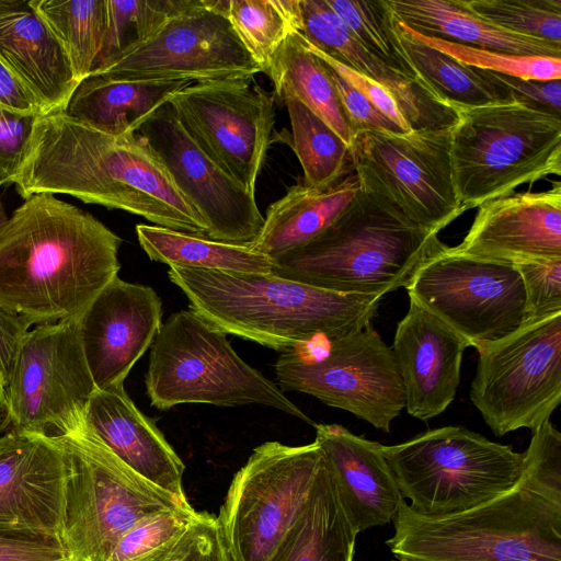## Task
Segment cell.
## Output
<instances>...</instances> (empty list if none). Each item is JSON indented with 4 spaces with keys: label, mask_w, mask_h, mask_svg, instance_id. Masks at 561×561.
Listing matches in <instances>:
<instances>
[{
    "label": "cell",
    "mask_w": 561,
    "mask_h": 561,
    "mask_svg": "<svg viewBox=\"0 0 561 561\" xmlns=\"http://www.w3.org/2000/svg\"><path fill=\"white\" fill-rule=\"evenodd\" d=\"M18 194H64L206 237L201 216L138 133L111 135L62 111L37 117L12 182Z\"/></svg>",
    "instance_id": "cell-1"
},
{
    "label": "cell",
    "mask_w": 561,
    "mask_h": 561,
    "mask_svg": "<svg viewBox=\"0 0 561 561\" xmlns=\"http://www.w3.org/2000/svg\"><path fill=\"white\" fill-rule=\"evenodd\" d=\"M386 541L403 561H561V434L533 432L507 491L459 513L426 516L405 500Z\"/></svg>",
    "instance_id": "cell-2"
},
{
    "label": "cell",
    "mask_w": 561,
    "mask_h": 561,
    "mask_svg": "<svg viewBox=\"0 0 561 561\" xmlns=\"http://www.w3.org/2000/svg\"><path fill=\"white\" fill-rule=\"evenodd\" d=\"M122 239L56 195L34 194L0 228V307L32 325L79 318L116 276Z\"/></svg>",
    "instance_id": "cell-3"
},
{
    "label": "cell",
    "mask_w": 561,
    "mask_h": 561,
    "mask_svg": "<svg viewBox=\"0 0 561 561\" xmlns=\"http://www.w3.org/2000/svg\"><path fill=\"white\" fill-rule=\"evenodd\" d=\"M190 309L225 332L278 352L371 323L380 297L342 294L271 274L170 266Z\"/></svg>",
    "instance_id": "cell-4"
},
{
    "label": "cell",
    "mask_w": 561,
    "mask_h": 561,
    "mask_svg": "<svg viewBox=\"0 0 561 561\" xmlns=\"http://www.w3.org/2000/svg\"><path fill=\"white\" fill-rule=\"evenodd\" d=\"M443 242L360 191L308 244L273 259V274L318 288L382 297L405 287Z\"/></svg>",
    "instance_id": "cell-5"
},
{
    "label": "cell",
    "mask_w": 561,
    "mask_h": 561,
    "mask_svg": "<svg viewBox=\"0 0 561 561\" xmlns=\"http://www.w3.org/2000/svg\"><path fill=\"white\" fill-rule=\"evenodd\" d=\"M145 382L150 404L162 411L183 403H255L316 424L278 385L238 355L225 332L191 309L162 323L150 346Z\"/></svg>",
    "instance_id": "cell-6"
},
{
    "label": "cell",
    "mask_w": 561,
    "mask_h": 561,
    "mask_svg": "<svg viewBox=\"0 0 561 561\" xmlns=\"http://www.w3.org/2000/svg\"><path fill=\"white\" fill-rule=\"evenodd\" d=\"M457 111L451 159L465 210L561 174V117L518 102Z\"/></svg>",
    "instance_id": "cell-7"
},
{
    "label": "cell",
    "mask_w": 561,
    "mask_h": 561,
    "mask_svg": "<svg viewBox=\"0 0 561 561\" xmlns=\"http://www.w3.org/2000/svg\"><path fill=\"white\" fill-rule=\"evenodd\" d=\"M53 437L68 462L60 540L72 561H107L134 524L156 512L190 504L136 473L85 423Z\"/></svg>",
    "instance_id": "cell-8"
},
{
    "label": "cell",
    "mask_w": 561,
    "mask_h": 561,
    "mask_svg": "<svg viewBox=\"0 0 561 561\" xmlns=\"http://www.w3.org/2000/svg\"><path fill=\"white\" fill-rule=\"evenodd\" d=\"M403 500L426 516L459 513L511 489L524 453L461 426L426 431L382 447Z\"/></svg>",
    "instance_id": "cell-9"
},
{
    "label": "cell",
    "mask_w": 561,
    "mask_h": 561,
    "mask_svg": "<svg viewBox=\"0 0 561 561\" xmlns=\"http://www.w3.org/2000/svg\"><path fill=\"white\" fill-rule=\"evenodd\" d=\"M274 368L283 391L310 394L386 433L404 409L392 348L371 323L321 334L280 352Z\"/></svg>",
    "instance_id": "cell-10"
},
{
    "label": "cell",
    "mask_w": 561,
    "mask_h": 561,
    "mask_svg": "<svg viewBox=\"0 0 561 561\" xmlns=\"http://www.w3.org/2000/svg\"><path fill=\"white\" fill-rule=\"evenodd\" d=\"M453 127L356 134L350 149L360 191L411 224L438 234L466 211L455 183Z\"/></svg>",
    "instance_id": "cell-11"
},
{
    "label": "cell",
    "mask_w": 561,
    "mask_h": 561,
    "mask_svg": "<svg viewBox=\"0 0 561 561\" xmlns=\"http://www.w3.org/2000/svg\"><path fill=\"white\" fill-rule=\"evenodd\" d=\"M96 389L77 319L35 325L24 335L5 387L0 431L58 436L84 423Z\"/></svg>",
    "instance_id": "cell-12"
},
{
    "label": "cell",
    "mask_w": 561,
    "mask_h": 561,
    "mask_svg": "<svg viewBox=\"0 0 561 561\" xmlns=\"http://www.w3.org/2000/svg\"><path fill=\"white\" fill-rule=\"evenodd\" d=\"M477 351L470 399L496 436L550 421L561 401V313Z\"/></svg>",
    "instance_id": "cell-13"
},
{
    "label": "cell",
    "mask_w": 561,
    "mask_h": 561,
    "mask_svg": "<svg viewBox=\"0 0 561 561\" xmlns=\"http://www.w3.org/2000/svg\"><path fill=\"white\" fill-rule=\"evenodd\" d=\"M323 460L316 440H272L253 449L217 516L236 561L268 559L302 511Z\"/></svg>",
    "instance_id": "cell-14"
},
{
    "label": "cell",
    "mask_w": 561,
    "mask_h": 561,
    "mask_svg": "<svg viewBox=\"0 0 561 561\" xmlns=\"http://www.w3.org/2000/svg\"><path fill=\"white\" fill-rule=\"evenodd\" d=\"M404 288L409 299L476 350L524 321V286L512 263L462 254L445 243L421 263Z\"/></svg>",
    "instance_id": "cell-15"
},
{
    "label": "cell",
    "mask_w": 561,
    "mask_h": 561,
    "mask_svg": "<svg viewBox=\"0 0 561 561\" xmlns=\"http://www.w3.org/2000/svg\"><path fill=\"white\" fill-rule=\"evenodd\" d=\"M264 72L232 27L225 0H186L154 33L93 73L192 82Z\"/></svg>",
    "instance_id": "cell-16"
},
{
    "label": "cell",
    "mask_w": 561,
    "mask_h": 561,
    "mask_svg": "<svg viewBox=\"0 0 561 561\" xmlns=\"http://www.w3.org/2000/svg\"><path fill=\"white\" fill-rule=\"evenodd\" d=\"M274 98L251 77L193 82L169 103L197 146L255 195L275 123Z\"/></svg>",
    "instance_id": "cell-17"
},
{
    "label": "cell",
    "mask_w": 561,
    "mask_h": 561,
    "mask_svg": "<svg viewBox=\"0 0 561 561\" xmlns=\"http://www.w3.org/2000/svg\"><path fill=\"white\" fill-rule=\"evenodd\" d=\"M136 133L153 149L179 193L201 216L207 238L249 244L257 237L264 216L255 195L197 146L169 102L151 114Z\"/></svg>",
    "instance_id": "cell-18"
},
{
    "label": "cell",
    "mask_w": 561,
    "mask_h": 561,
    "mask_svg": "<svg viewBox=\"0 0 561 561\" xmlns=\"http://www.w3.org/2000/svg\"><path fill=\"white\" fill-rule=\"evenodd\" d=\"M84 357L98 389L124 385L162 325L153 288L114 277L78 318Z\"/></svg>",
    "instance_id": "cell-19"
},
{
    "label": "cell",
    "mask_w": 561,
    "mask_h": 561,
    "mask_svg": "<svg viewBox=\"0 0 561 561\" xmlns=\"http://www.w3.org/2000/svg\"><path fill=\"white\" fill-rule=\"evenodd\" d=\"M67 478L66 454L53 436H0V529L60 539Z\"/></svg>",
    "instance_id": "cell-20"
},
{
    "label": "cell",
    "mask_w": 561,
    "mask_h": 561,
    "mask_svg": "<svg viewBox=\"0 0 561 561\" xmlns=\"http://www.w3.org/2000/svg\"><path fill=\"white\" fill-rule=\"evenodd\" d=\"M468 342L410 299L391 346L404 392V409L421 421L443 413L454 401Z\"/></svg>",
    "instance_id": "cell-21"
},
{
    "label": "cell",
    "mask_w": 561,
    "mask_h": 561,
    "mask_svg": "<svg viewBox=\"0 0 561 561\" xmlns=\"http://www.w3.org/2000/svg\"><path fill=\"white\" fill-rule=\"evenodd\" d=\"M455 251L485 260L517 263L561 257V186L511 194L478 207Z\"/></svg>",
    "instance_id": "cell-22"
},
{
    "label": "cell",
    "mask_w": 561,
    "mask_h": 561,
    "mask_svg": "<svg viewBox=\"0 0 561 561\" xmlns=\"http://www.w3.org/2000/svg\"><path fill=\"white\" fill-rule=\"evenodd\" d=\"M299 3V33L334 60L381 84L411 130L438 129L457 123V108L437 99L421 80L397 72L371 55L325 0Z\"/></svg>",
    "instance_id": "cell-23"
},
{
    "label": "cell",
    "mask_w": 561,
    "mask_h": 561,
    "mask_svg": "<svg viewBox=\"0 0 561 561\" xmlns=\"http://www.w3.org/2000/svg\"><path fill=\"white\" fill-rule=\"evenodd\" d=\"M345 514L357 534L390 523L403 501L378 442L340 424H314Z\"/></svg>",
    "instance_id": "cell-24"
},
{
    "label": "cell",
    "mask_w": 561,
    "mask_h": 561,
    "mask_svg": "<svg viewBox=\"0 0 561 561\" xmlns=\"http://www.w3.org/2000/svg\"><path fill=\"white\" fill-rule=\"evenodd\" d=\"M84 423L136 473L187 501L183 461L156 423L136 407L124 385L96 388L87 403Z\"/></svg>",
    "instance_id": "cell-25"
},
{
    "label": "cell",
    "mask_w": 561,
    "mask_h": 561,
    "mask_svg": "<svg viewBox=\"0 0 561 561\" xmlns=\"http://www.w3.org/2000/svg\"><path fill=\"white\" fill-rule=\"evenodd\" d=\"M0 59L43 114L64 111L79 83L65 48L30 0H0Z\"/></svg>",
    "instance_id": "cell-26"
},
{
    "label": "cell",
    "mask_w": 561,
    "mask_h": 561,
    "mask_svg": "<svg viewBox=\"0 0 561 561\" xmlns=\"http://www.w3.org/2000/svg\"><path fill=\"white\" fill-rule=\"evenodd\" d=\"M192 83L91 73L77 84L62 112L111 135L136 133L151 114Z\"/></svg>",
    "instance_id": "cell-27"
},
{
    "label": "cell",
    "mask_w": 561,
    "mask_h": 561,
    "mask_svg": "<svg viewBox=\"0 0 561 561\" xmlns=\"http://www.w3.org/2000/svg\"><path fill=\"white\" fill-rule=\"evenodd\" d=\"M359 190L354 172L325 190L294 185L268 206L260 233L249 244L272 260L297 250L327 230Z\"/></svg>",
    "instance_id": "cell-28"
},
{
    "label": "cell",
    "mask_w": 561,
    "mask_h": 561,
    "mask_svg": "<svg viewBox=\"0 0 561 561\" xmlns=\"http://www.w3.org/2000/svg\"><path fill=\"white\" fill-rule=\"evenodd\" d=\"M386 1L396 20L425 36L504 54L561 58V45L504 31L459 0Z\"/></svg>",
    "instance_id": "cell-29"
},
{
    "label": "cell",
    "mask_w": 561,
    "mask_h": 561,
    "mask_svg": "<svg viewBox=\"0 0 561 561\" xmlns=\"http://www.w3.org/2000/svg\"><path fill=\"white\" fill-rule=\"evenodd\" d=\"M357 535L324 458L302 511L266 561H353Z\"/></svg>",
    "instance_id": "cell-30"
},
{
    "label": "cell",
    "mask_w": 561,
    "mask_h": 561,
    "mask_svg": "<svg viewBox=\"0 0 561 561\" xmlns=\"http://www.w3.org/2000/svg\"><path fill=\"white\" fill-rule=\"evenodd\" d=\"M396 31L416 77L444 103L466 108L516 102L499 73L466 66L424 44L398 20Z\"/></svg>",
    "instance_id": "cell-31"
},
{
    "label": "cell",
    "mask_w": 561,
    "mask_h": 561,
    "mask_svg": "<svg viewBox=\"0 0 561 561\" xmlns=\"http://www.w3.org/2000/svg\"><path fill=\"white\" fill-rule=\"evenodd\" d=\"M280 98H296L324 121L348 146L353 134L325 64L306 45L299 32L282 45L266 73Z\"/></svg>",
    "instance_id": "cell-32"
},
{
    "label": "cell",
    "mask_w": 561,
    "mask_h": 561,
    "mask_svg": "<svg viewBox=\"0 0 561 561\" xmlns=\"http://www.w3.org/2000/svg\"><path fill=\"white\" fill-rule=\"evenodd\" d=\"M138 242L151 261L169 266L245 274H271V257L250 244L227 243L154 225L136 226Z\"/></svg>",
    "instance_id": "cell-33"
},
{
    "label": "cell",
    "mask_w": 561,
    "mask_h": 561,
    "mask_svg": "<svg viewBox=\"0 0 561 561\" xmlns=\"http://www.w3.org/2000/svg\"><path fill=\"white\" fill-rule=\"evenodd\" d=\"M283 102L305 186L325 190L354 172L350 146L324 121L296 98H285Z\"/></svg>",
    "instance_id": "cell-34"
},
{
    "label": "cell",
    "mask_w": 561,
    "mask_h": 561,
    "mask_svg": "<svg viewBox=\"0 0 561 561\" xmlns=\"http://www.w3.org/2000/svg\"><path fill=\"white\" fill-rule=\"evenodd\" d=\"M65 48L80 82L91 75L106 28V0H30Z\"/></svg>",
    "instance_id": "cell-35"
},
{
    "label": "cell",
    "mask_w": 561,
    "mask_h": 561,
    "mask_svg": "<svg viewBox=\"0 0 561 561\" xmlns=\"http://www.w3.org/2000/svg\"><path fill=\"white\" fill-rule=\"evenodd\" d=\"M225 11L264 73L284 42L301 27L299 0H225Z\"/></svg>",
    "instance_id": "cell-36"
},
{
    "label": "cell",
    "mask_w": 561,
    "mask_h": 561,
    "mask_svg": "<svg viewBox=\"0 0 561 561\" xmlns=\"http://www.w3.org/2000/svg\"><path fill=\"white\" fill-rule=\"evenodd\" d=\"M325 1L371 55L397 72L419 79L400 44L396 18L386 0Z\"/></svg>",
    "instance_id": "cell-37"
},
{
    "label": "cell",
    "mask_w": 561,
    "mask_h": 561,
    "mask_svg": "<svg viewBox=\"0 0 561 561\" xmlns=\"http://www.w3.org/2000/svg\"><path fill=\"white\" fill-rule=\"evenodd\" d=\"M185 3L186 0H106V28L94 71L148 38Z\"/></svg>",
    "instance_id": "cell-38"
},
{
    "label": "cell",
    "mask_w": 561,
    "mask_h": 561,
    "mask_svg": "<svg viewBox=\"0 0 561 561\" xmlns=\"http://www.w3.org/2000/svg\"><path fill=\"white\" fill-rule=\"evenodd\" d=\"M198 515L191 504L150 514L123 534L107 561H164Z\"/></svg>",
    "instance_id": "cell-39"
},
{
    "label": "cell",
    "mask_w": 561,
    "mask_h": 561,
    "mask_svg": "<svg viewBox=\"0 0 561 561\" xmlns=\"http://www.w3.org/2000/svg\"><path fill=\"white\" fill-rule=\"evenodd\" d=\"M482 20L514 34L561 45V0H459Z\"/></svg>",
    "instance_id": "cell-40"
},
{
    "label": "cell",
    "mask_w": 561,
    "mask_h": 561,
    "mask_svg": "<svg viewBox=\"0 0 561 561\" xmlns=\"http://www.w3.org/2000/svg\"><path fill=\"white\" fill-rule=\"evenodd\" d=\"M412 32L424 44L440 50L466 66L525 80L549 81L561 79V58L484 50L425 36L413 30Z\"/></svg>",
    "instance_id": "cell-41"
},
{
    "label": "cell",
    "mask_w": 561,
    "mask_h": 561,
    "mask_svg": "<svg viewBox=\"0 0 561 561\" xmlns=\"http://www.w3.org/2000/svg\"><path fill=\"white\" fill-rule=\"evenodd\" d=\"M525 293L523 324L561 313V257L513 264Z\"/></svg>",
    "instance_id": "cell-42"
},
{
    "label": "cell",
    "mask_w": 561,
    "mask_h": 561,
    "mask_svg": "<svg viewBox=\"0 0 561 561\" xmlns=\"http://www.w3.org/2000/svg\"><path fill=\"white\" fill-rule=\"evenodd\" d=\"M164 561H236L217 516L199 515Z\"/></svg>",
    "instance_id": "cell-43"
},
{
    "label": "cell",
    "mask_w": 561,
    "mask_h": 561,
    "mask_svg": "<svg viewBox=\"0 0 561 561\" xmlns=\"http://www.w3.org/2000/svg\"><path fill=\"white\" fill-rule=\"evenodd\" d=\"M38 116L0 106V174L4 184L13 182Z\"/></svg>",
    "instance_id": "cell-44"
},
{
    "label": "cell",
    "mask_w": 561,
    "mask_h": 561,
    "mask_svg": "<svg viewBox=\"0 0 561 561\" xmlns=\"http://www.w3.org/2000/svg\"><path fill=\"white\" fill-rule=\"evenodd\" d=\"M327 66V65H325ZM353 137L363 131L403 133L379 112L360 92L327 66Z\"/></svg>",
    "instance_id": "cell-45"
},
{
    "label": "cell",
    "mask_w": 561,
    "mask_h": 561,
    "mask_svg": "<svg viewBox=\"0 0 561 561\" xmlns=\"http://www.w3.org/2000/svg\"><path fill=\"white\" fill-rule=\"evenodd\" d=\"M64 558L67 554L57 537L0 529V561H51Z\"/></svg>",
    "instance_id": "cell-46"
},
{
    "label": "cell",
    "mask_w": 561,
    "mask_h": 561,
    "mask_svg": "<svg viewBox=\"0 0 561 561\" xmlns=\"http://www.w3.org/2000/svg\"><path fill=\"white\" fill-rule=\"evenodd\" d=\"M304 39L307 47L318 58H320L327 66L334 70L348 84L360 92L379 112L392 121L403 133L411 131L391 94L381 84L334 60L325 53L317 48L314 45L309 43L305 37Z\"/></svg>",
    "instance_id": "cell-47"
},
{
    "label": "cell",
    "mask_w": 561,
    "mask_h": 561,
    "mask_svg": "<svg viewBox=\"0 0 561 561\" xmlns=\"http://www.w3.org/2000/svg\"><path fill=\"white\" fill-rule=\"evenodd\" d=\"M502 82L513 92L516 102L531 108L560 117L561 83L560 80H525L499 73Z\"/></svg>",
    "instance_id": "cell-48"
},
{
    "label": "cell",
    "mask_w": 561,
    "mask_h": 561,
    "mask_svg": "<svg viewBox=\"0 0 561 561\" xmlns=\"http://www.w3.org/2000/svg\"><path fill=\"white\" fill-rule=\"evenodd\" d=\"M32 323L0 307V407L21 342Z\"/></svg>",
    "instance_id": "cell-49"
},
{
    "label": "cell",
    "mask_w": 561,
    "mask_h": 561,
    "mask_svg": "<svg viewBox=\"0 0 561 561\" xmlns=\"http://www.w3.org/2000/svg\"><path fill=\"white\" fill-rule=\"evenodd\" d=\"M0 106L9 111L42 115V108L23 82L0 59Z\"/></svg>",
    "instance_id": "cell-50"
},
{
    "label": "cell",
    "mask_w": 561,
    "mask_h": 561,
    "mask_svg": "<svg viewBox=\"0 0 561 561\" xmlns=\"http://www.w3.org/2000/svg\"><path fill=\"white\" fill-rule=\"evenodd\" d=\"M8 216L3 209V207L0 205V228L4 225V222L8 220Z\"/></svg>",
    "instance_id": "cell-51"
},
{
    "label": "cell",
    "mask_w": 561,
    "mask_h": 561,
    "mask_svg": "<svg viewBox=\"0 0 561 561\" xmlns=\"http://www.w3.org/2000/svg\"><path fill=\"white\" fill-rule=\"evenodd\" d=\"M51 561H72L71 559L69 558H64V559H59V560H51Z\"/></svg>",
    "instance_id": "cell-52"
},
{
    "label": "cell",
    "mask_w": 561,
    "mask_h": 561,
    "mask_svg": "<svg viewBox=\"0 0 561 561\" xmlns=\"http://www.w3.org/2000/svg\"><path fill=\"white\" fill-rule=\"evenodd\" d=\"M4 183H3V180L1 178V174H0V186H2Z\"/></svg>",
    "instance_id": "cell-53"
},
{
    "label": "cell",
    "mask_w": 561,
    "mask_h": 561,
    "mask_svg": "<svg viewBox=\"0 0 561 561\" xmlns=\"http://www.w3.org/2000/svg\"><path fill=\"white\" fill-rule=\"evenodd\" d=\"M393 561H403V560H398V559H397V560H393Z\"/></svg>",
    "instance_id": "cell-54"
}]
</instances>
